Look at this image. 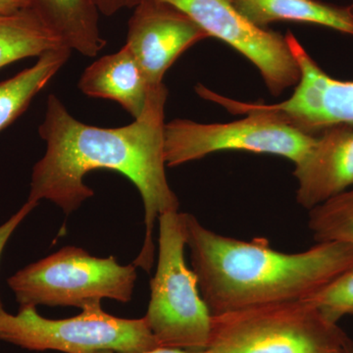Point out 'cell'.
I'll return each instance as SVG.
<instances>
[{"mask_svg":"<svg viewBox=\"0 0 353 353\" xmlns=\"http://www.w3.org/2000/svg\"><path fill=\"white\" fill-rule=\"evenodd\" d=\"M137 281L134 264L114 256L101 259L76 246H66L28 265L8 279L20 306H83L102 299L132 301Z\"/></svg>","mask_w":353,"mask_h":353,"instance_id":"obj_6","label":"cell"},{"mask_svg":"<svg viewBox=\"0 0 353 353\" xmlns=\"http://www.w3.org/2000/svg\"><path fill=\"white\" fill-rule=\"evenodd\" d=\"M345 353H353V345H350V347H348V350H347V352Z\"/></svg>","mask_w":353,"mask_h":353,"instance_id":"obj_23","label":"cell"},{"mask_svg":"<svg viewBox=\"0 0 353 353\" xmlns=\"http://www.w3.org/2000/svg\"><path fill=\"white\" fill-rule=\"evenodd\" d=\"M253 24L266 28L271 23H307L353 36V6H334L320 0H231Z\"/></svg>","mask_w":353,"mask_h":353,"instance_id":"obj_14","label":"cell"},{"mask_svg":"<svg viewBox=\"0 0 353 353\" xmlns=\"http://www.w3.org/2000/svg\"><path fill=\"white\" fill-rule=\"evenodd\" d=\"M158 223L157 268L143 317L158 347L206 350L212 314L202 299L196 273L185 262V213H164Z\"/></svg>","mask_w":353,"mask_h":353,"instance_id":"obj_4","label":"cell"},{"mask_svg":"<svg viewBox=\"0 0 353 353\" xmlns=\"http://www.w3.org/2000/svg\"><path fill=\"white\" fill-rule=\"evenodd\" d=\"M28 0H0V15L13 14L28 8Z\"/></svg>","mask_w":353,"mask_h":353,"instance_id":"obj_21","label":"cell"},{"mask_svg":"<svg viewBox=\"0 0 353 353\" xmlns=\"http://www.w3.org/2000/svg\"><path fill=\"white\" fill-rule=\"evenodd\" d=\"M308 136L262 113L225 124H201L175 119L165 124L164 157L166 166H180L211 153L243 150L267 153L299 163L314 145Z\"/></svg>","mask_w":353,"mask_h":353,"instance_id":"obj_7","label":"cell"},{"mask_svg":"<svg viewBox=\"0 0 353 353\" xmlns=\"http://www.w3.org/2000/svg\"><path fill=\"white\" fill-rule=\"evenodd\" d=\"M352 6H353V2H352Z\"/></svg>","mask_w":353,"mask_h":353,"instance_id":"obj_24","label":"cell"},{"mask_svg":"<svg viewBox=\"0 0 353 353\" xmlns=\"http://www.w3.org/2000/svg\"><path fill=\"white\" fill-rule=\"evenodd\" d=\"M292 54L301 79L290 99L271 106L274 115L312 137L339 125L353 126V81L329 76L301 44L292 48Z\"/></svg>","mask_w":353,"mask_h":353,"instance_id":"obj_10","label":"cell"},{"mask_svg":"<svg viewBox=\"0 0 353 353\" xmlns=\"http://www.w3.org/2000/svg\"><path fill=\"white\" fill-rule=\"evenodd\" d=\"M99 12L112 16L124 8H134L141 0H94Z\"/></svg>","mask_w":353,"mask_h":353,"instance_id":"obj_20","label":"cell"},{"mask_svg":"<svg viewBox=\"0 0 353 353\" xmlns=\"http://www.w3.org/2000/svg\"><path fill=\"white\" fill-rule=\"evenodd\" d=\"M189 15L209 37L221 39L248 58L272 95L279 97L301 79V70L285 36L259 27L231 0H161Z\"/></svg>","mask_w":353,"mask_h":353,"instance_id":"obj_8","label":"cell"},{"mask_svg":"<svg viewBox=\"0 0 353 353\" xmlns=\"http://www.w3.org/2000/svg\"><path fill=\"white\" fill-rule=\"evenodd\" d=\"M306 299L334 323L353 315V267Z\"/></svg>","mask_w":353,"mask_h":353,"instance_id":"obj_18","label":"cell"},{"mask_svg":"<svg viewBox=\"0 0 353 353\" xmlns=\"http://www.w3.org/2000/svg\"><path fill=\"white\" fill-rule=\"evenodd\" d=\"M78 87L88 97L118 102L134 119L143 113L150 90L143 70L126 44L85 68Z\"/></svg>","mask_w":353,"mask_h":353,"instance_id":"obj_12","label":"cell"},{"mask_svg":"<svg viewBox=\"0 0 353 353\" xmlns=\"http://www.w3.org/2000/svg\"><path fill=\"white\" fill-rule=\"evenodd\" d=\"M164 83L152 88L145 108L127 126L99 128L75 119L54 94L48 95L39 127L46 152L32 168L28 202L46 199L71 214L94 192L83 183L90 172L105 169L122 174L138 189L145 206V238L132 264L150 272L154 262L153 229L164 213L179 211L180 202L166 176L164 157Z\"/></svg>","mask_w":353,"mask_h":353,"instance_id":"obj_1","label":"cell"},{"mask_svg":"<svg viewBox=\"0 0 353 353\" xmlns=\"http://www.w3.org/2000/svg\"><path fill=\"white\" fill-rule=\"evenodd\" d=\"M36 208L37 205L31 203V202H26L24 205L12 217L9 218L4 224L0 226V257H1L4 248L7 245V241L11 238L15 230L17 229L25 218Z\"/></svg>","mask_w":353,"mask_h":353,"instance_id":"obj_19","label":"cell"},{"mask_svg":"<svg viewBox=\"0 0 353 353\" xmlns=\"http://www.w3.org/2000/svg\"><path fill=\"white\" fill-rule=\"evenodd\" d=\"M185 233L192 269L212 315L308 299L353 267V246L336 241L285 253L265 239L215 233L189 213Z\"/></svg>","mask_w":353,"mask_h":353,"instance_id":"obj_2","label":"cell"},{"mask_svg":"<svg viewBox=\"0 0 353 353\" xmlns=\"http://www.w3.org/2000/svg\"><path fill=\"white\" fill-rule=\"evenodd\" d=\"M97 353H117L112 352V350H103V352H99ZM143 353H208L206 350H202V352H190V350H176V348H168V347H157L154 350H148V352Z\"/></svg>","mask_w":353,"mask_h":353,"instance_id":"obj_22","label":"cell"},{"mask_svg":"<svg viewBox=\"0 0 353 353\" xmlns=\"http://www.w3.org/2000/svg\"><path fill=\"white\" fill-rule=\"evenodd\" d=\"M0 340L32 352L143 353L159 347L145 317H115L102 309L101 301L83 306L75 317L51 320L32 305L11 314L0 297Z\"/></svg>","mask_w":353,"mask_h":353,"instance_id":"obj_5","label":"cell"},{"mask_svg":"<svg viewBox=\"0 0 353 353\" xmlns=\"http://www.w3.org/2000/svg\"><path fill=\"white\" fill-rule=\"evenodd\" d=\"M353 341L307 299L212 315L208 353H345Z\"/></svg>","mask_w":353,"mask_h":353,"instance_id":"obj_3","label":"cell"},{"mask_svg":"<svg viewBox=\"0 0 353 353\" xmlns=\"http://www.w3.org/2000/svg\"><path fill=\"white\" fill-rule=\"evenodd\" d=\"M71 51L67 46L48 51L32 67L0 83V132L27 110L34 97L68 61Z\"/></svg>","mask_w":353,"mask_h":353,"instance_id":"obj_15","label":"cell"},{"mask_svg":"<svg viewBox=\"0 0 353 353\" xmlns=\"http://www.w3.org/2000/svg\"><path fill=\"white\" fill-rule=\"evenodd\" d=\"M296 201L306 210L353 188V126L339 125L316 137L314 145L294 164Z\"/></svg>","mask_w":353,"mask_h":353,"instance_id":"obj_11","label":"cell"},{"mask_svg":"<svg viewBox=\"0 0 353 353\" xmlns=\"http://www.w3.org/2000/svg\"><path fill=\"white\" fill-rule=\"evenodd\" d=\"M129 20L126 46L150 88L188 48L210 38L189 15L161 0H141Z\"/></svg>","mask_w":353,"mask_h":353,"instance_id":"obj_9","label":"cell"},{"mask_svg":"<svg viewBox=\"0 0 353 353\" xmlns=\"http://www.w3.org/2000/svg\"><path fill=\"white\" fill-rule=\"evenodd\" d=\"M63 46L29 8L0 15V69Z\"/></svg>","mask_w":353,"mask_h":353,"instance_id":"obj_16","label":"cell"},{"mask_svg":"<svg viewBox=\"0 0 353 353\" xmlns=\"http://www.w3.org/2000/svg\"><path fill=\"white\" fill-rule=\"evenodd\" d=\"M308 228L316 243L353 246V188L309 210Z\"/></svg>","mask_w":353,"mask_h":353,"instance_id":"obj_17","label":"cell"},{"mask_svg":"<svg viewBox=\"0 0 353 353\" xmlns=\"http://www.w3.org/2000/svg\"><path fill=\"white\" fill-rule=\"evenodd\" d=\"M28 8L70 50L94 57L106 46L94 0H28Z\"/></svg>","mask_w":353,"mask_h":353,"instance_id":"obj_13","label":"cell"}]
</instances>
